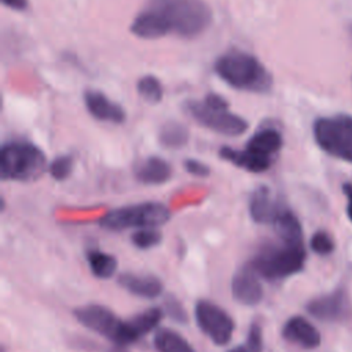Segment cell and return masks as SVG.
<instances>
[{
	"mask_svg": "<svg viewBox=\"0 0 352 352\" xmlns=\"http://www.w3.org/2000/svg\"><path fill=\"white\" fill-rule=\"evenodd\" d=\"M165 312L177 323H186L187 322V315L183 308V305L179 302V300L173 296H168L164 301Z\"/></svg>",
	"mask_w": 352,
	"mask_h": 352,
	"instance_id": "28",
	"label": "cell"
},
{
	"mask_svg": "<svg viewBox=\"0 0 352 352\" xmlns=\"http://www.w3.org/2000/svg\"><path fill=\"white\" fill-rule=\"evenodd\" d=\"M351 29H352V28H351Z\"/></svg>",
	"mask_w": 352,
	"mask_h": 352,
	"instance_id": "34",
	"label": "cell"
},
{
	"mask_svg": "<svg viewBox=\"0 0 352 352\" xmlns=\"http://www.w3.org/2000/svg\"><path fill=\"white\" fill-rule=\"evenodd\" d=\"M282 135L274 128H263L256 132L246 143V150L260 157L274 161V155L282 147Z\"/></svg>",
	"mask_w": 352,
	"mask_h": 352,
	"instance_id": "17",
	"label": "cell"
},
{
	"mask_svg": "<svg viewBox=\"0 0 352 352\" xmlns=\"http://www.w3.org/2000/svg\"><path fill=\"white\" fill-rule=\"evenodd\" d=\"M76 319L87 329L102 334L114 344L124 346L138 341L126 322L120 320L109 308L99 304H88L74 311Z\"/></svg>",
	"mask_w": 352,
	"mask_h": 352,
	"instance_id": "8",
	"label": "cell"
},
{
	"mask_svg": "<svg viewBox=\"0 0 352 352\" xmlns=\"http://www.w3.org/2000/svg\"><path fill=\"white\" fill-rule=\"evenodd\" d=\"M232 297L243 305H257L263 300V286L258 274L250 264L242 267L231 280Z\"/></svg>",
	"mask_w": 352,
	"mask_h": 352,
	"instance_id": "11",
	"label": "cell"
},
{
	"mask_svg": "<svg viewBox=\"0 0 352 352\" xmlns=\"http://www.w3.org/2000/svg\"><path fill=\"white\" fill-rule=\"evenodd\" d=\"M84 103L89 114L99 121L121 124L125 120V110L99 91H85Z\"/></svg>",
	"mask_w": 352,
	"mask_h": 352,
	"instance_id": "12",
	"label": "cell"
},
{
	"mask_svg": "<svg viewBox=\"0 0 352 352\" xmlns=\"http://www.w3.org/2000/svg\"><path fill=\"white\" fill-rule=\"evenodd\" d=\"M172 166L161 157H148L139 162L135 168V176L144 184H161L169 180Z\"/></svg>",
	"mask_w": 352,
	"mask_h": 352,
	"instance_id": "16",
	"label": "cell"
},
{
	"mask_svg": "<svg viewBox=\"0 0 352 352\" xmlns=\"http://www.w3.org/2000/svg\"><path fill=\"white\" fill-rule=\"evenodd\" d=\"M183 166H184V169L188 172V173H191V175H194V176H199V177H204V176H208L209 175V166H206L204 162H201V161H197V160H186L184 162H183Z\"/></svg>",
	"mask_w": 352,
	"mask_h": 352,
	"instance_id": "30",
	"label": "cell"
},
{
	"mask_svg": "<svg viewBox=\"0 0 352 352\" xmlns=\"http://www.w3.org/2000/svg\"><path fill=\"white\" fill-rule=\"evenodd\" d=\"M154 346L158 352H195L184 337L170 329H160L155 333Z\"/></svg>",
	"mask_w": 352,
	"mask_h": 352,
	"instance_id": "20",
	"label": "cell"
},
{
	"mask_svg": "<svg viewBox=\"0 0 352 352\" xmlns=\"http://www.w3.org/2000/svg\"><path fill=\"white\" fill-rule=\"evenodd\" d=\"M73 165H74V161L72 155H59L51 162L48 170L55 180H65L66 177L70 176L73 170Z\"/></svg>",
	"mask_w": 352,
	"mask_h": 352,
	"instance_id": "26",
	"label": "cell"
},
{
	"mask_svg": "<svg viewBox=\"0 0 352 352\" xmlns=\"http://www.w3.org/2000/svg\"><path fill=\"white\" fill-rule=\"evenodd\" d=\"M136 88L139 95L148 103H158L162 99V84L154 76H143L142 78H139Z\"/></svg>",
	"mask_w": 352,
	"mask_h": 352,
	"instance_id": "24",
	"label": "cell"
},
{
	"mask_svg": "<svg viewBox=\"0 0 352 352\" xmlns=\"http://www.w3.org/2000/svg\"><path fill=\"white\" fill-rule=\"evenodd\" d=\"M314 136L318 146L327 154L352 162V117H323L314 124Z\"/></svg>",
	"mask_w": 352,
	"mask_h": 352,
	"instance_id": "7",
	"label": "cell"
},
{
	"mask_svg": "<svg viewBox=\"0 0 352 352\" xmlns=\"http://www.w3.org/2000/svg\"><path fill=\"white\" fill-rule=\"evenodd\" d=\"M228 352H254V351L245 342L243 345H238V346L231 348Z\"/></svg>",
	"mask_w": 352,
	"mask_h": 352,
	"instance_id": "33",
	"label": "cell"
},
{
	"mask_svg": "<svg viewBox=\"0 0 352 352\" xmlns=\"http://www.w3.org/2000/svg\"><path fill=\"white\" fill-rule=\"evenodd\" d=\"M282 336L289 342L297 344L305 349H314L320 345V334L316 327L302 316H292L282 329Z\"/></svg>",
	"mask_w": 352,
	"mask_h": 352,
	"instance_id": "13",
	"label": "cell"
},
{
	"mask_svg": "<svg viewBox=\"0 0 352 352\" xmlns=\"http://www.w3.org/2000/svg\"><path fill=\"white\" fill-rule=\"evenodd\" d=\"M188 139V132L180 122H166L160 132V142L166 147H180Z\"/></svg>",
	"mask_w": 352,
	"mask_h": 352,
	"instance_id": "23",
	"label": "cell"
},
{
	"mask_svg": "<svg viewBox=\"0 0 352 352\" xmlns=\"http://www.w3.org/2000/svg\"><path fill=\"white\" fill-rule=\"evenodd\" d=\"M219 154H220V157L230 161L231 164H234L239 168H243L249 172H254V173L264 172L272 165V160L260 157L254 153L248 151L246 148L245 150H235L232 147L224 146V147L220 148Z\"/></svg>",
	"mask_w": 352,
	"mask_h": 352,
	"instance_id": "18",
	"label": "cell"
},
{
	"mask_svg": "<svg viewBox=\"0 0 352 352\" xmlns=\"http://www.w3.org/2000/svg\"><path fill=\"white\" fill-rule=\"evenodd\" d=\"M169 217L170 212L164 204L144 202L110 210L100 219L99 224L111 231H121L132 227L155 228L165 224Z\"/></svg>",
	"mask_w": 352,
	"mask_h": 352,
	"instance_id": "6",
	"label": "cell"
},
{
	"mask_svg": "<svg viewBox=\"0 0 352 352\" xmlns=\"http://www.w3.org/2000/svg\"><path fill=\"white\" fill-rule=\"evenodd\" d=\"M307 311L319 320L336 322L346 316V312L349 311V301L346 293L342 289H338L311 300L307 304Z\"/></svg>",
	"mask_w": 352,
	"mask_h": 352,
	"instance_id": "10",
	"label": "cell"
},
{
	"mask_svg": "<svg viewBox=\"0 0 352 352\" xmlns=\"http://www.w3.org/2000/svg\"><path fill=\"white\" fill-rule=\"evenodd\" d=\"M1 3L14 10H25L28 6V0H1Z\"/></svg>",
	"mask_w": 352,
	"mask_h": 352,
	"instance_id": "32",
	"label": "cell"
},
{
	"mask_svg": "<svg viewBox=\"0 0 352 352\" xmlns=\"http://www.w3.org/2000/svg\"><path fill=\"white\" fill-rule=\"evenodd\" d=\"M272 226L283 243L301 245L302 243V228L296 214L287 208L282 206L276 214Z\"/></svg>",
	"mask_w": 352,
	"mask_h": 352,
	"instance_id": "19",
	"label": "cell"
},
{
	"mask_svg": "<svg viewBox=\"0 0 352 352\" xmlns=\"http://www.w3.org/2000/svg\"><path fill=\"white\" fill-rule=\"evenodd\" d=\"M214 70L228 85L248 92H267L272 87V76L252 54L231 50L217 58Z\"/></svg>",
	"mask_w": 352,
	"mask_h": 352,
	"instance_id": "2",
	"label": "cell"
},
{
	"mask_svg": "<svg viewBox=\"0 0 352 352\" xmlns=\"http://www.w3.org/2000/svg\"><path fill=\"white\" fill-rule=\"evenodd\" d=\"M87 260L91 272L99 279L111 278L117 271V258L109 253L100 250H89Z\"/></svg>",
	"mask_w": 352,
	"mask_h": 352,
	"instance_id": "21",
	"label": "cell"
},
{
	"mask_svg": "<svg viewBox=\"0 0 352 352\" xmlns=\"http://www.w3.org/2000/svg\"><path fill=\"white\" fill-rule=\"evenodd\" d=\"M212 12L204 0H147L136 15L131 32L142 38H158L170 33L195 37L209 26Z\"/></svg>",
	"mask_w": 352,
	"mask_h": 352,
	"instance_id": "1",
	"label": "cell"
},
{
	"mask_svg": "<svg viewBox=\"0 0 352 352\" xmlns=\"http://www.w3.org/2000/svg\"><path fill=\"white\" fill-rule=\"evenodd\" d=\"M195 320L198 327L216 345H226L234 333L235 324L232 318L212 301L199 300L195 304Z\"/></svg>",
	"mask_w": 352,
	"mask_h": 352,
	"instance_id": "9",
	"label": "cell"
},
{
	"mask_svg": "<svg viewBox=\"0 0 352 352\" xmlns=\"http://www.w3.org/2000/svg\"><path fill=\"white\" fill-rule=\"evenodd\" d=\"M186 109L195 121L217 133L236 136L248 129V122L231 113L227 100L217 94H208L202 100H188Z\"/></svg>",
	"mask_w": 352,
	"mask_h": 352,
	"instance_id": "3",
	"label": "cell"
},
{
	"mask_svg": "<svg viewBox=\"0 0 352 352\" xmlns=\"http://www.w3.org/2000/svg\"><path fill=\"white\" fill-rule=\"evenodd\" d=\"M280 209L282 205L274 198L267 186H260L252 192L249 201V213L256 223L272 224Z\"/></svg>",
	"mask_w": 352,
	"mask_h": 352,
	"instance_id": "14",
	"label": "cell"
},
{
	"mask_svg": "<svg viewBox=\"0 0 352 352\" xmlns=\"http://www.w3.org/2000/svg\"><path fill=\"white\" fill-rule=\"evenodd\" d=\"M246 344L254 352H263L264 342H263V330L258 323H252L249 327V333L246 337Z\"/></svg>",
	"mask_w": 352,
	"mask_h": 352,
	"instance_id": "29",
	"label": "cell"
},
{
	"mask_svg": "<svg viewBox=\"0 0 352 352\" xmlns=\"http://www.w3.org/2000/svg\"><path fill=\"white\" fill-rule=\"evenodd\" d=\"M311 249L316 254H330L334 250V242L326 231H318L312 235L309 242Z\"/></svg>",
	"mask_w": 352,
	"mask_h": 352,
	"instance_id": "27",
	"label": "cell"
},
{
	"mask_svg": "<svg viewBox=\"0 0 352 352\" xmlns=\"http://www.w3.org/2000/svg\"><path fill=\"white\" fill-rule=\"evenodd\" d=\"M344 192L348 199V206H346V214L349 220L352 221V184H345L344 186Z\"/></svg>",
	"mask_w": 352,
	"mask_h": 352,
	"instance_id": "31",
	"label": "cell"
},
{
	"mask_svg": "<svg viewBox=\"0 0 352 352\" xmlns=\"http://www.w3.org/2000/svg\"><path fill=\"white\" fill-rule=\"evenodd\" d=\"M162 239V234L154 228H140L131 236L132 243L139 249H150L157 246Z\"/></svg>",
	"mask_w": 352,
	"mask_h": 352,
	"instance_id": "25",
	"label": "cell"
},
{
	"mask_svg": "<svg viewBox=\"0 0 352 352\" xmlns=\"http://www.w3.org/2000/svg\"><path fill=\"white\" fill-rule=\"evenodd\" d=\"M162 318V311L160 308H150L144 312L135 315L131 320H128L132 331L138 338L150 333L153 329L157 327Z\"/></svg>",
	"mask_w": 352,
	"mask_h": 352,
	"instance_id": "22",
	"label": "cell"
},
{
	"mask_svg": "<svg viewBox=\"0 0 352 352\" xmlns=\"http://www.w3.org/2000/svg\"><path fill=\"white\" fill-rule=\"evenodd\" d=\"M45 169V155L29 142H8L1 147V179L29 182L41 176Z\"/></svg>",
	"mask_w": 352,
	"mask_h": 352,
	"instance_id": "5",
	"label": "cell"
},
{
	"mask_svg": "<svg viewBox=\"0 0 352 352\" xmlns=\"http://www.w3.org/2000/svg\"><path fill=\"white\" fill-rule=\"evenodd\" d=\"M307 258L304 243L301 245H268L252 260L250 267L258 276L274 280L290 276L304 268Z\"/></svg>",
	"mask_w": 352,
	"mask_h": 352,
	"instance_id": "4",
	"label": "cell"
},
{
	"mask_svg": "<svg viewBox=\"0 0 352 352\" xmlns=\"http://www.w3.org/2000/svg\"><path fill=\"white\" fill-rule=\"evenodd\" d=\"M118 283L129 293L144 298H155L162 293V282L154 275L122 274Z\"/></svg>",
	"mask_w": 352,
	"mask_h": 352,
	"instance_id": "15",
	"label": "cell"
}]
</instances>
